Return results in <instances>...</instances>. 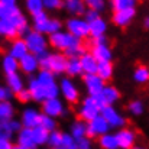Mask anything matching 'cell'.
<instances>
[{
  "instance_id": "6da1fadb",
  "label": "cell",
  "mask_w": 149,
  "mask_h": 149,
  "mask_svg": "<svg viewBox=\"0 0 149 149\" xmlns=\"http://www.w3.org/2000/svg\"><path fill=\"white\" fill-rule=\"evenodd\" d=\"M58 88H59V97H62V100L67 101V103L75 104V103H78L80 99H81V93H80L78 86H77V84L74 83V80L70 78V77H62V78H59Z\"/></svg>"
},
{
  "instance_id": "7a4b0ae2",
  "label": "cell",
  "mask_w": 149,
  "mask_h": 149,
  "mask_svg": "<svg viewBox=\"0 0 149 149\" xmlns=\"http://www.w3.org/2000/svg\"><path fill=\"white\" fill-rule=\"evenodd\" d=\"M25 44H26V48H28V52L38 56L44 52L48 51V36L47 35H42V33H38L35 31H31L25 38H23Z\"/></svg>"
},
{
  "instance_id": "3957f363",
  "label": "cell",
  "mask_w": 149,
  "mask_h": 149,
  "mask_svg": "<svg viewBox=\"0 0 149 149\" xmlns=\"http://www.w3.org/2000/svg\"><path fill=\"white\" fill-rule=\"evenodd\" d=\"M100 116L106 120V123L109 125L110 130H111V129L119 130V129H122V127L126 126V117L123 116V113H122L116 106H106V107H101Z\"/></svg>"
},
{
  "instance_id": "277c9868",
  "label": "cell",
  "mask_w": 149,
  "mask_h": 149,
  "mask_svg": "<svg viewBox=\"0 0 149 149\" xmlns=\"http://www.w3.org/2000/svg\"><path fill=\"white\" fill-rule=\"evenodd\" d=\"M65 31L74 36L77 41L87 39L90 36L88 23L84 20V17H70L65 20Z\"/></svg>"
},
{
  "instance_id": "5b68a950",
  "label": "cell",
  "mask_w": 149,
  "mask_h": 149,
  "mask_svg": "<svg viewBox=\"0 0 149 149\" xmlns=\"http://www.w3.org/2000/svg\"><path fill=\"white\" fill-rule=\"evenodd\" d=\"M100 110H101V107L97 104V101L94 100V97L87 96V97H84V99L80 101L77 114H78L80 120L88 123L90 120H93L97 116H100Z\"/></svg>"
},
{
  "instance_id": "8992f818",
  "label": "cell",
  "mask_w": 149,
  "mask_h": 149,
  "mask_svg": "<svg viewBox=\"0 0 149 149\" xmlns=\"http://www.w3.org/2000/svg\"><path fill=\"white\" fill-rule=\"evenodd\" d=\"M41 113L45 116H49L52 119H58L62 116H67V109L65 103L61 97L56 99H49L41 103Z\"/></svg>"
},
{
  "instance_id": "52a82bcc",
  "label": "cell",
  "mask_w": 149,
  "mask_h": 149,
  "mask_svg": "<svg viewBox=\"0 0 149 149\" xmlns=\"http://www.w3.org/2000/svg\"><path fill=\"white\" fill-rule=\"evenodd\" d=\"M78 42L74 36H71L67 31H59L56 33L48 35V44L56 52H65L71 45Z\"/></svg>"
},
{
  "instance_id": "ba28073f",
  "label": "cell",
  "mask_w": 149,
  "mask_h": 149,
  "mask_svg": "<svg viewBox=\"0 0 149 149\" xmlns=\"http://www.w3.org/2000/svg\"><path fill=\"white\" fill-rule=\"evenodd\" d=\"M114 138H116V141H117L119 149H133L135 145H136L138 135H136V132H135L132 127L125 126V127L116 130Z\"/></svg>"
},
{
  "instance_id": "9c48e42d",
  "label": "cell",
  "mask_w": 149,
  "mask_h": 149,
  "mask_svg": "<svg viewBox=\"0 0 149 149\" xmlns=\"http://www.w3.org/2000/svg\"><path fill=\"white\" fill-rule=\"evenodd\" d=\"M94 100L97 101L100 107H106V106H114L119 100H120V91L117 90V87L111 86V84H106L104 88L100 91L99 96H96Z\"/></svg>"
},
{
  "instance_id": "30bf717a",
  "label": "cell",
  "mask_w": 149,
  "mask_h": 149,
  "mask_svg": "<svg viewBox=\"0 0 149 149\" xmlns=\"http://www.w3.org/2000/svg\"><path fill=\"white\" fill-rule=\"evenodd\" d=\"M41 110H38L36 107H32V106H28L22 110L20 113V125L22 127H26V129H33L36 126H39V120H41Z\"/></svg>"
},
{
  "instance_id": "8fae6325",
  "label": "cell",
  "mask_w": 149,
  "mask_h": 149,
  "mask_svg": "<svg viewBox=\"0 0 149 149\" xmlns=\"http://www.w3.org/2000/svg\"><path fill=\"white\" fill-rule=\"evenodd\" d=\"M87 127H86V136L88 139H93V138H100L106 133L110 132V127L109 125L106 123V120L101 117V116H97L96 119L90 120L88 123H86Z\"/></svg>"
},
{
  "instance_id": "7c38bea8",
  "label": "cell",
  "mask_w": 149,
  "mask_h": 149,
  "mask_svg": "<svg viewBox=\"0 0 149 149\" xmlns=\"http://www.w3.org/2000/svg\"><path fill=\"white\" fill-rule=\"evenodd\" d=\"M83 77V84H84V88L87 91V94L90 97H96L99 96L100 91L104 88L106 83L97 77L96 74H86V75H81Z\"/></svg>"
},
{
  "instance_id": "4fadbf2b",
  "label": "cell",
  "mask_w": 149,
  "mask_h": 149,
  "mask_svg": "<svg viewBox=\"0 0 149 149\" xmlns=\"http://www.w3.org/2000/svg\"><path fill=\"white\" fill-rule=\"evenodd\" d=\"M67 56L62 52H51L49 55V65H48V71H51L55 77L56 75H62L65 74V67H67Z\"/></svg>"
},
{
  "instance_id": "5bb4252c",
  "label": "cell",
  "mask_w": 149,
  "mask_h": 149,
  "mask_svg": "<svg viewBox=\"0 0 149 149\" xmlns=\"http://www.w3.org/2000/svg\"><path fill=\"white\" fill-rule=\"evenodd\" d=\"M19 71L25 75H35L39 71V64H38V58L32 54H26L23 58L19 59Z\"/></svg>"
},
{
  "instance_id": "9a60e30c",
  "label": "cell",
  "mask_w": 149,
  "mask_h": 149,
  "mask_svg": "<svg viewBox=\"0 0 149 149\" xmlns=\"http://www.w3.org/2000/svg\"><path fill=\"white\" fill-rule=\"evenodd\" d=\"M136 16V9L132 7V9H126V10H119V12H114L113 16H111V22L119 26V28H127L133 19Z\"/></svg>"
},
{
  "instance_id": "2e32d148",
  "label": "cell",
  "mask_w": 149,
  "mask_h": 149,
  "mask_svg": "<svg viewBox=\"0 0 149 149\" xmlns=\"http://www.w3.org/2000/svg\"><path fill=\"white\" fill-rule=\"evenodd\" d=\"M62 9L71 17H83L87 6L83 0H62Z\"/></svg>"
},
{
  "instance_id": "e0dca14e",
  "label": "cell",
  "mask_w": 149,
  "mask_h": 149,
  "mask_svg": "<svg viewBox=\"0 0 149 149\" xmlns=\"http://www.w3.org/2000/svg\"><path fill=\"white\" fill-rule=\"evenodd\" d=\"M49 16L45 10L36 13L32 16V22H31V28L32 31L38 32V33H42V35H47L48 33V23H49Z\"/></svg>"
},
{
  "instance_id": "ac0fdd59",
  "label": "cell",
  "mask_w": 149,
  "mask_h": 149,
  "mask_svg": "<svg viewBox=\"0 0 149 149\" xmlns=\"http://www.w3.org/2000/svg\"><path fill=\"white\" fill-rule=\"evenodd\" d=\"M90 54L96 58L97 62H111L114 56L110 45H93Z\"/></svg>"
},
{
  "instance_id": "d6986e66",
  "label": "cell",
  "mask_w": 149,
  "mask_h": 149,
  "mask_svg": "<svg viewBox=\"0 0 149 149\" xmlns=\"http://www.w3.org/2000/svg\"><path fill=\"white\" fill-rule=\"evenodd\" d=\"M16 145L25 149H38V146L33 142V138H32V129L22 127L16 133Z\"/></svg>"
},
{
  "instance_id": "ffe728a7",
  "label": "cell",
  "mask_w": 149,
  "mask_h": 149,
  "mask_svg": "<svg viewBox=\"0 0 149 149\" xmlns=\"http://www.w3.org/2000/svg\"><path fill=\"white\" fill-rule=\"evenodd\" d=\"M88 29H90V36L91 38H99V36H104L107 33L109 29V23L104 17L99 16L97 19H94L93 22L88 23Z\"/></svg>"
},
{
  "instance_id": "44dd1931",
  "label": "cell",
  "mask_w": 149,
  "mask_h": 149,
  "mask_svg": "<svg viewBox=\"0 0 149 149\" xmlns=\"http://www.w3.org/2000/svg\"><path fill=\"white\" fill-rule=\"evenodd\" d=\"M78 61H80V65H81V70H83V75H86V74H96L99 62L96 61V58L90 52L83 54L78 58Z\"/></svg>"
},
{
  "instance_id": "7402d4cb",
  "label": "cell",
  "mask_w": 149,
  "mask_h": 149,
  "mask_svg": "<svg viewBox=\"0 0 149 149\" xmlns=\"http://www.w3.org/2000/svg\"><path fill=\"white\" fill-rule=\"evenodd\" d=\"M6 87L12 91V94H17L20 90L25 88V80L20 72H15L6 75Z\"/></svg>"
},
{
  "instance_id": "603a6c76",
  "label": "cell",
  "mask_w": 149,
  "mask_h": 149,
  "mask_svg": "<svg viewBox=\"0 0 149 149\" xmlns=\"http://www.w3.org/2000/svg\"><path fill=\"white\" fill-rule=\"evenodd\" d=\"M10 56H13L15 59H20V58H23L26 54H29L28 52V48H26V44H25V41L22 39V38H16V39H13L12 42H10V47H9V52H7Z\"/></svg>"
},
{
  "instance_id": "cb8c5ba5",
  "label": "cell",
  "mask_w": 149,
  "mask_h": 149,
  "mask_svg": "<svg viewBox=\"0 0 149 149\" xmlns=\"http://www.w3.org/2000/svg\"><path fill=\"white\" fill-rule=\"evenodd\" d=\"M0 65H1V71H3L4 77L10 75V74H15V72H19V61L15 59L13 56H10L9 54L1 56Z\"/></svg>"
},
{
  "instance_id": "d4e9b609",
  "label": "cell",
  "mask_w": 149,
  "mask_h": 149,
  "mask_svg": "<svg viewBox=\"0 0 149 149\" xmlns=\"http://www.w3.org/2000/svg\"><path fill=\"white\" fill-rule=\"evenodd\" d=\"M35 80H36V83L39 84V87H42L44 90L47 88V87H49V86H54V84H56V77L48 71V70H39L36 74H35Z\"/></svg>"
},
{
  "instance_id": "484cf974",
  "label": "cell",
  "mask_w": 149,
  "mask_h": 149,
  "mask_svg": "<svg viewBox=\"0 0 149 149\" xmlns=\"http://www.w3.org/2000/svg\"><path fill=\"white\" fill-rule=\"evenodd\" d=\"M15 113H16V109L10 100L0 101V123L10 122L12 119H15Z\"/></svg>"
},
{
  "instance_id": "4316f807",
  "label": "cell",
  "mask_w": 149,
  "mask_h": 149,
  "mask_svg": "<svg viewBox=\"0 0 149 149\" xmlns=\"http://www.w3.org/2000/svg\"><path fill=\"white\" fill-rule=\"evenodd\" d=\"M96 75L100 77L104 83H107V81L111 80L113 75H114V65H113L111 62H99Z\"/></svg>"
},
{
  "instance_id": "83f0119b",
  "label": "cell",
  "mask_w": 149,
  "mask_h": 149,
  "mask_svg": "<svg viewBox=\"0 0 149 149\" xmlns=\"http://www.w3.org/2000/svg\"><path fill=\"white\" fill-rule=\"evenodd\" d=\"M0 36L6 39H16L17 38V29L10 20H0Z\"/></svg>"
},
{
  "instance_id": "f1b7e54d",
  "label": "cell",
  "mask_w": 149,
  "mask_h": 149,
  "mask_svg": "<svg viewBox=\"0 0 149 149\" xmlns=\"http://www.w3.org/2000/svg\"><path fill=\"white\" fill-rule=\"evenodd\" d=\"M65 74H67V77H70V78L81 77V75H83V70H81V65H80L78 58H68V59H67Z\"/></svg>"
},
{
  "instance_id": "f546056e",
  "label": "cell",
  "mask_w": 149,
  "mask_h": 149,
  "mask_svg": "<svg viewBox=\"0 0 149 149\" xmlns=\"http://www.w3.org/2000/svg\"><path fill=\"white\" fill-rule=\"evenodd\" d=\"M86 127H87L86 122L77 119V120H74V122L70 125V132H68V133H70L75 141H78V139H81V138L86 136Z\"/></svg>"
},
{
  "instance_id": "4dcf8cb0",
  "label": "cell",
  "mask_w": 149,
  "mask_h": 149,
  "mask_svg": "<svg viewBox=\"0 0 149 149\" xmlns=\"http://www.w3.org/2000/svg\"><path fill=\"white\" fill-rule=\"evenodd\" d=\"M132 78L136 84H146L149 83V67L146 65H138L133 72H132Z\"/></svg>"
},
{
  "instance_id": "1f68e13d",
  "label": "cell",
  "mask_w": 149,
  "mask_h": 149,
  "mask_svg": "<svg viewBox=\"0 0 149 149\" xmlns=\"http://www.w3.org/2000/svg\"><path fill=\"white\" fill-rule=\"evenodd\" d=\"M48 135H49V132H47L42 126H36V127L32 129V138H33V142L38 148H42V146L47 145Z\"/></svg>"
},
{
  "instance_id": "d6a6232c",
  "label": "cell",
  "mask_w": 149,
  "mask_h": 149,
  "mask_svg": "<svg viewBox=\"0 0 149 149\" xmlns=\"http://www.w3.org/2000/svg\"><path fill=\"white\" fill-rule=\"evenodd\" d=\"M97 142H99L100 149H119L117 141L114 138V133H111V132L97 138Z\"/></svg>"
},
{
  "instance_id": "836d02e7",
  "label": "cell",
  "mask_w": 149,
  "mask_h": 149,
  "mask_svg": "<svg viewBox=\"0 0 149 149\" xmlns=\"http://www.w3.org/2000/svg\"><path fill=\"white\" fill-rule=\"evenodd\" d=\"M110 3V7L114 12H119V10H126V9H132L136 6L138 0H109Z\"/></svg>"
},
{
  "instance_id": "e575fe53",
  "label": "cell",
  "mask_w": 149,
  "mask_h": 149,
  "mask_svg": "<svg viewBox=\"0 0 149 149\" xmlns=\"http://www.w3.org/2000/svg\"><path fill=\"white\" fill-rule=\"evenodd\" d=\"M62 133H64V132H61V130H58V129L49 132V135H48V142H47L48 148L49 149H59L61 148V143H62Z\"/></svg>"
},
{
  "instance_id": "d590c367",
  "label": "cell",
  "mask_w": 149,
  "mask_h": 149,
  "mask_svg": "<svg viewBox=\"0 0 149 149\" xmlns=\"http://www.w3.org/2000/svg\"><path fill=\"white\" fill-rule=\"evenodd\" d=\"M87 51L84 49V47H83V44H81V41H78V42H75L74 45H71L68 49L65 51V52H62L67 58H80L83 54H86Z\"/></svg>"
},
{
  "instance_id": "8d00e7d4",
  "label": "cell",
  "mask_w": 149,
  "mask_h": 149,
  "mask_svg": "<svg viewBox=\"0 0 149 149\" xmlns=\"http://www.w3.org/2000/svg\"><path fill=\"white\" fill-rule=\"evenodd\" d=\"M25 10L33 16L39 12L44 10V4H42V0H25Z\"/></svg>"
},
{
  "instance_id": "74e56055",
  "label": "cell",
  "mask_w": 149,
  "mask_h": 149,
  "mask_svg": "<svg viewBox=\"0 0 149 149\" xmlns=\"http://www.w3.org/2000/svg\"><path fill=\"white\" fill-rule=\"evenodd\" d=\"M127 110H129V113H130L132 116H136V117H138V116H142L143 111H145L143 101H141V100H138V99L129 101V104H127Z\"/></svg>"
},
{
  "instance_id": "f35d334b",
  "label": "cell",
  "mask_w": 149,
  "mask_h": 149,
  "mask_svg": "<svg viewBox=\"0 0 149 149\" xmlns=\"http://www.w3.org/2000/svg\"><path fill=\"white\" fill-rule=\"evenodd\" d=\"M39 126H42L47 132H52L56 129V119H52L49 116L41 114V120H39Z\"/></svg>"
},
{
  "instance_id": "ab89813d",
  "label": "cell",
  "mask_w": 149,
  "mask_h": 149,
  "mask_svg": "<svg viewBox=\"0 0 149 149\" xmlns=\"http://www.w3.org/2000/svg\"><path fill=\"white\" fill-rule=\"evenodd\" d=\"M62 149H77V141L67 132L62 133V143H61Z\"/></svg>"
},
{
  "instance_id": "60d3db41",
  "label": "cell",
  "mask_w": 149,
  "mask_h": 149,
  "mask_svg": "<svg viewBox=\"0 0 149 149\" xmlns=\"http://www.w3.org/2000/svg\"><path fill=\"white\" fill-rule=\"evenodd\" d=\"M62 26H64V23L58 17H51L49 23H48V33L47 35H52V33H56V32L62 31Z\"/></svg>"
},
{
  "instance_id": "b9f144b4",
  "label": "cell",
  "mask_w": 149,
  "mask_h": 149,
  "mask_svg": "<svg viewBox=\"0 0 149 149\" xmlns=\"http://www.w3.org/2000/svg\"><path fill=\"white\" fill-rule=\"evenodd\" d=\"M42 4H44V10H51V12H55V10H61L62 9V0H42Z\"/></svg>"
},
{
  "instance_id": "7bdbcfd3",
  "label": "cell",
  "mask_w": 149,
  "mask_h": 149,
  "mask_svg": "<svg viewBox=\"0 0 149 149\" xmlns=\"http://www.w3.org/2000/svg\"><path fill=\"white\" fill-rule=\"evenodd\" d=\"M87 9L90 10H94V12H103L106 9V0H88L86 3Z\"/></svg>"
},
{
  "instance_id": "ee69618b",
  "label": "cell",
  "mask_w": 149,
  "mask_h": 149,
  "mask_svg": "<svg viewBox=\"0 0 149 149\" xmlns=\"http://www.w3.org/2000/svg\"><path fill=\"white\" fill-rule=\"evenodd\" d=\"M13 132L9 126V122H4V123H0V139H10L13 138Z\"/></svg>"
},
{
  "instance_id": "f6af8a7d",
  "label": "cell",
  "mask_w": 149,
  "mask_h": 149,
  "mask_svg": "<svg viewBox=\"0 0 149 149\" xmlns=\"http://www.w3.org/2000/svg\"><path fill=\"white\" fill-rule=\"evenodd\" d=\"M49 55L51 52L47 51L41 55H38V64H39V70H48V65H49Z\"/></svg>"
},
{
  "instance_id": "bcb514c9",
  "label": "cell",
  "mask_w": 149,
  "mask_h": 149,
  "mask_svg": "<svg viewBox=\"0 0 149 149\" xmlns=\"http://www.w3.org/2000/svg\"><path fill=\"white\" fill-rule=\"evenodd\" d=\"M16 96V99L19 103H22V104H26V103H29V101H32V97H31V93H29V90L25 87L23 90H20L17 94H15Z\"/></svg>"
},
{
  "instance_id": "7dc6e473",
  "label": "cell",
  "mask_w": 149,
  "mask_h": 149,
  "mask_svg": "<svg viewBox=\"0 0 149 149\" xmlns=\"http://www.w3.org/2000/svg\"><path fill=\"white\" fill-rule=\"evenodd\" d=\"M12 97H13L12 91L6 86L0 84V101H7V100H10Z\"/></svg>"
},
{
  "instance_id": "c3c4849f",
  "label": "cell",
  "mask_w": 149,
  "mask_h": 149,
  "mask_svg": "<svg viewBox=\"0 0 149 149\" xmlns=\"http://www.w3.org/2000/svg\"><path fill=\"white\" fill-rule=\"evenodd\" d=\"M77 149H91V139H88L87 136L78 139L77 141Z\"/></svg>"
},
{
  "instance_id": "681fc988",
  "label": "cell",
  "mask_w": 149,
  "mask_h": 149,
  "mask_svg": "<svg viewBox=\"0 0 149 149\" xmlns=\"http://www.w3.org/2000/svg\"><path fill=\"white\" fill-rule=\"evenodd\" d=\"M99 16H100L99 12H94V10H90V9H87L83 17H84V20H86L87 23H90V22H93L94 19H97Z\"/></svg>"
},
{
  "instance_id": "f907efd6",
  "label": "cell",
  "mask_w": 149,
  "mask_h": 149,
  "mask_svg": "<svg viewBox=\"0 0 149 149\" xmlns=\"http://www.w3.org/2000/svg\"><path fill=\"white\" fill-rule=\"evenodd\" d=\"M9 126H10V129H12V132L16 135L20 129H22V125H20V122L19 120H16V119H12L10 122H9Z\"/></svg>"
},
{
  "instance_id": "816d5d0a",
  "label": "cell",
  "mask_w": 149,
  "mask_h": 149,
  "mask_svg": "<svg viewBox=\"0 0 149 149\" xmlns=\"http://www.w3.org/2000/svg\"><path fill=\"white\" fill-rule=\"evenodd\" d=\"M91 41H93L91 45H109V38H107V35L99 36V38H91Z\"/></svg>"
},
{
  "instance_id": "f5cc1de1",
  "label": "cell",
  "mask_w": 149,
  "mask_h": 149,
  "mask_svg": "<svg viewBox=\"0 0 149 149\" xmlns=\"http://www.w3.org/2000/svg\"><path fill=\"white\" fill-rule=\"evenodd\" d=\"M13 142L10 139H0V149H12Z\"/></svg>"
},
{
  "instance_id": "db71d44e",
  "label": "cell",
  "mask_w": 149,
  "mask_h": 149,
  "mask_svg": "<svg viewBox=\"0 0 149 149\" xmlns=\"http://www.w3.org/2000/svg\"><path fill=\"white\" fill-rule=\"evenodd\" d=\"M0 4L4 6V7H16L17 0H0Z\"/></svg>"
},
{
  "instance_id": "11a10c76",
  "label": "cell",
  "mask_w": 149,
  "mask_h": 149,
  "mask_svg": "<svg viewBox=\"0 0 149 149\" xmlns=\"http://www.w3.org/2000/svg\"><path fill=\"white\" fill-rule=\"evenodd\" d=\"M143 26H145L146 29H149V16H146V17L143 19Z\"/></svg>"
},
{
  "instance_id": "9f6ffc18",
  "label": "cell",
  "mask_w": 149,
  "mask_h": 149,
  "mask_svg": "<svg viewBox=\"0 0 149 149\" xmlns=\"http://www.w3.org/2000/svg\"><path fill=\"white\" fill-rule=\"evenodd\" d=\"M12 149H25V148H20V146H17V145H13V148Z\"/></svg>"
},
{
  "instance_id": "6f0895ef",
  "label": "cell",
  "mask_w": 149,
  "mask_h": 149,
  "mask_svg": "<svg viewBox=\"0 0 149 149\" xmlns=\"http://www.w3.org/2000/svg\"><path fill=\"white\" fill-rule=\"evenodd\" d=\"M133 149H146V148H143V146H135Z\"/></svg>"
},
{
  "instance_id": "680465c9",
  "label": "cell",
  "mask_w": 149,
  "mask_h": 149,
  "mask_svg": "<svg viewBox=\"0 0 149 149\" xmlns=\"http://www.w3.org/2000/svg\"><path fill=\"white\" fill-rule=\"evenodd\" d=\"M38 149H49V148H38Z\"/></svg>"
},
{
  "instance_id": "91938a15",
  "label": "cell",
  "mask_w": 149,
  "mask_h": 149,
  "mask_svg": "<svg viewBox=\"0 0 149 149\" xmlns=\"http://www.w3.org/2000/svg\"><path fill=\"white\" fill-rule=\"evenodd\" d=\"M83 1H84V3H87V1H88V0H83Z\"/></svg>"
},
{
  "instance_id": "94428289",
  "label": "cell",
  "mask_w": 149,
  "mask_h": 149,
  "mask_svg": "<svg viewBox=\"0 0 149 149\" xmlns=\"http://www.w3.org/2000/svg\"><path fill=\"white\" fill-rule=\"evenodd\" d=\"M59 149H62V148H59Z\"/></svg>"
}]
</instances>
